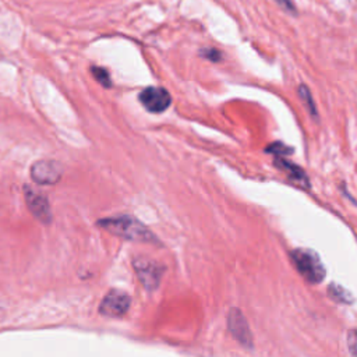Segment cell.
<instances>
[{
	"instance_id": "cell-12",
	"label": "cell",
	"mask_w": 357,
	"mask_h": 357,
	"mask_svg": "<svg viewBox=\"0 0 357 357\" xmlns=\"http://www.w3.org/2000/svg\"><path fill=\"white\" fill-rule=\"evenodd\" d=\"M284 11L290 13V14H296V7L293 4V0H275Z\"/></svg>"
},
{
	"instance_id": "cell-5",
	"label": "cell",
	"mask_w": 357,
	"mask_h": 357,
	"mask_svg": "<svg viewBox=\"0 0 357 357\" xmlns=\"http://www.w3.org/2000/svg\"><path fill=\"white\" fill-rule=\"evenodd\" d=\"M130 307V298L124 291L112 290L100 303L99 311L107 317H121Z\"/></svg>"
},
{
	"instance_id": "cell-10",
	"label": "cell",
	"mask_w": 357,
	"mask_h": 357,
	"mask_svg": "<svg viewBox=\"0 0 357 357\" xmlns=\"http://www.w3.org/2000/svg\"><path fill=\"white\" fill-rule=\"evenodd\" d=\"M276 165H278L280 169H283L284 172H287V174H290V176H291V178H298V181H301L303 178H305V176H304L303 170H300L298 167L293 166L291 163H289V162L283 160L282 158L276 159Z\"/></svg>"
},
{
	"instance_id": "cell-13",
	"label": "cell",
	"mask_w": 357,
	"mask_h": 357,
	"mask_svg": "<svg viewBox=\"0 0 357 357\" xmlns=\"http://www.w3.org/2000/svg\"><path fill=\"white\" fill-rule=\"evenodd\" d=\"M266 151H269V152H275V153H282V152H284V153H289L290 152V149L289 148H286V146H283V144H273V145H271L269 148H266Z\"/></svg>"
},
{
	"instance_id": "cell-7",
	"label": "cell",
	"mask_w": 357,
	"mask_h": 357,
	"mask_svg": "<svg viewBox=\"0 0 357 357\" xmlns=\"http://www.w3.org/2000/svg\"><path fill=\"white\" fill-rule=\"evenodd\" d=\"M229 324H230V329H231L233 335H234L240 342L245 343V342H250V340H251L250 333H248L247 324H245L244 318L241 317V314H240L238 311H236V310L231 311Z\"/></svg>"
},
{
	"instance_id": "cell-1",
	"label": "cell",
	"mask_w": 357,
	"mask_h": 357,
	"mask_svg": "<svg viewBox=\"0 0 357 357\" xmlns=\"http://www.w3.org/2000/svg\"><path fill=\"white\" fill-rule=\"evenodd\" d=\"M99 225L103 226L106 230L126 238H137L144 241H148L149 238H152V234L146 230V227H144L134 218L124 216L117 219H106V220H102Z\"/></svg>"
},
{
	"instance_id": "cell-2",
	"label": "cell",
	"mask_w": 357,
	"mask_h": 357,
	"mask_svg": "<svg viewBox=\"0 0 357 357\" xmlns=\"http://www.w3.org/2000/svg\"><path fill=\"white\" fill-rule=\"evenodd\" d=\"M298 272L311 283H319L324 279L325 269L318 255L311 250H294L291 254Z\"/></svg>"
},
{
	"instance_id": "cell-11",
	"label": "cell",
	"mask_w": 357,
	"mask_h": 357,
	"mask_svg": "<svg viewBox=\"0 0 357 357\" xmlns=\"http://www.w3.org/2000/svg\"><path fill=\"white\" fill-rule=\"evenodd\" d=\"M199 54H201V57L208 59L209 61H213V63H216L222 59V53L215 47H204L199 50Z\"/></svg>"
},
{
	"instance_id": "cell-8",
	"label": "cell",
	"mask_w": 357,
	"mask_h": 357,
	"mask_svg": "<svg viewBox=\"0 0 357 357\" xmlns=\"http://www.w3.org/2000/svg\"><path fill=\"white\" fill-rule=\"evenodd\" d=\"M91 74L93 75V78L105 88H110L112 86V79H110V74L106 68L103 67H98V66H92L91 67Z\"/></svg>"
},
{
	"instance_id": "cell-3",
	"label": "cell",
	"mask_w": 357,
	"mask_h": 357,
	"mask_svg": "<svg viewBox=\"0 0 357 357\" xmlns=\"http://www.w3.org/2000/svg\"><path fill=\"white\" fill-rule=\"evenodd\" d=\"M138 100L149 113H163L170 106L172 96L162 86H146L138 93Z\"/></svg>"
},
{
	"instance_id": "cell-6",
	"label": "cell",
	"mask_w": 357,
	"mask_h": 357,
	"mask_svg": "<svg viewBox=\"0 0 357 357\" xmlns=\"http://www.w3.org/2000/svg\"><path fill=\"white\" fill-rule=\"evenodd\" d=\"M25 199L28 204V208L31 209V212L40 219L42 222H49L50 220V208L47 204V199L43 197V194H40L39 191L31 188V187H25Z\"/></svg>"
},
{
	"instance_id": "cell-9",
	"label": "cell",
	"mask_w": 357,
	"mask_h": 357,
	"mask_svg": "<svg viewBox=\"0 0 357 357\" xmlns=\"http://www.w3.org/2000/svg\"><path fill=\"white\" fill-rule=\"evenodd\" d=\"M298 96H300V99L304 102V105L307 106V109L310 110V113H311L312 116H317V107H315L312 95H311V92H310V89H308L307 85H304V84L298 85Z\"/></svg>"
},
{
	"instance_id": "cell-4",
	"label": "cell",
	"mask_w": 357,
	"mask_h": 357,
	"mask_svg": "<svg viewBox=\"0 0 357 357\" xmlns=\"http://www.w3.org/2000/svg\"><path fill=\"white\" fill-rule=\"evenodd\" d=\"M63 169L54 160H38L31 167V177L38 184H54L60 180Z\"/></svg>"
}]
</instances>
